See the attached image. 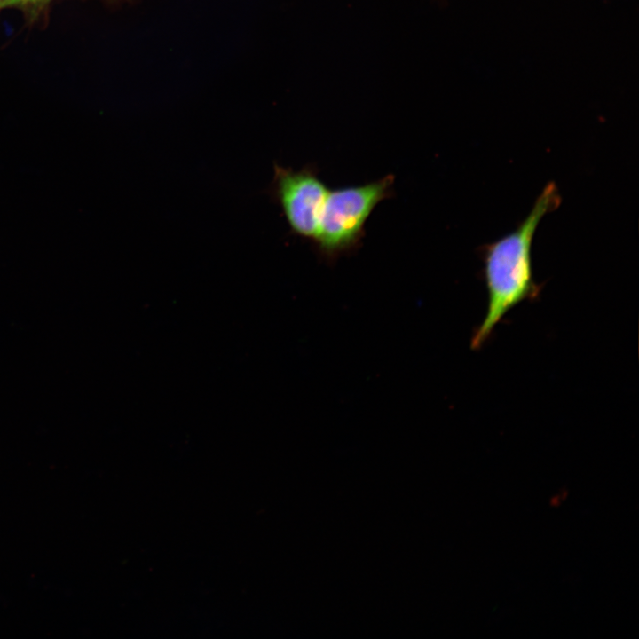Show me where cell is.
<instances>
[{
    "instance_id": "obj_1",
    "label": "cell",
    "mask_w": 639,
    "mask_h": 639,
    "mask_svg": "<svg viewBox=\"0 0 639 639\" xmlns=\"http://www.w3.org/2000/svg\"><path fill=\"white\" fill-rule=\"evenodd\" d=\"M560 203L556 185L548 183L518 226L485 248L488 304L484 320L471 339V348H479L509 310L538 295L539 286L532 275V241L543 217L556 210Z\"/></svg>"
},
{
    "instance_id": "obj_2",
    "label": "cell",
    "mask_w": 639,
    "mask_h": 639,
    "mask_svg": "<svg viewBox=\"0 0 639 639\" xmlns=\"http://www.w3.org/2000/svg\"><path fill=\"white\" fill-rule=\"evenodd\" d=\"M395 177L388 174L359 185L329 190L312 242L327 263L354 253L362 244L366 223L383 201L394 195Z\"/></svg>"
},
{
    "instance_id": "obj_3",
    "label": "cell",
    "mask_w": 639,
    "mask_h": 639,
    "mask_svg": "<svg viewBox=\"0 0 639 639\" xmlns=\"http://www.w3.org/2000/svg\"><path fill=\"white\" fill-rule=\"evenodd\" d=\"M271 193L293 234L313 241L329 192L312 165L300 170L274 164Z\"/></svg>"
},
{
    "instance_id": "obj_4",
    "label": "cell",
    "mask_w": 639,
    "mask_h": 639,
    "mask_svg": "<svg viewBox=\"0 0 639 639\" xmlns=\"http://www.w3.org/2000/svg\"><path fill=\"white\" fill-rule=\"evenodd\" d=\"M40 0H0V7L10 6L20 3L36 2Z\"/></svg>"
}]
</instances>
